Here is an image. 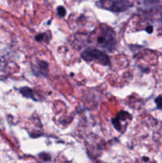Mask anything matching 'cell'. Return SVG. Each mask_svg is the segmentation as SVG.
<instances>
[{
  "label": "cell",
  "mask_w": 162,
  "mask_h": 163,
  "mask_svg": "<svg viewBox=\"0 0 162 163\" xmlns=\"http://www.w3.org/2000/svg\"><path fill=\"white\" fill-rule=\"evenodd\" d=\"M153 26H149L146 27V29H145V30H146V32L149 33V34H151V33H153Z\"/></svg>",
  "instance_id": "cell-10"
},
{
  "label": "cell",
  "mask_w": 162,
  "mask_h": 163,
  "mask_svg": "<svg viewBox=\"0 0 162 163\" xmlns=\"http://www.w3.org/2000/svg\"><path fill=\"white\" fill-rule=\"evenodd\" d=\"M20 92L22 93V96H24L25 97H26V98H31V99L36 100L34 97L33 91L31 90L29 87H22V88L20 89Z\"/></svg>",
  "instance_id": "cell-4"
},
{
  "label": "cell",
  "mask_w": 162,
  "mask_h": 163,
  "mask_svg": "<svg viewBox=\"0 0 162 163\" xmlns=\"http://www.w3.org/2000/svg\"><path fill=\"white\" fill-rule=\"evenodd\" d=\"M155 103H156V107L161 110H162V95L156 97L155 99Z\"/></svg>",
  "instance_id": "cell-6"
},
{
  "label": "cell",
  "mask_w": 162,
  "mask_h": 163,
  "mask_svg": "<svg viewBox=\"0 0 162 163\" xmlns=\"http://www.w3.org/2000/svg\"><path fill=\"white\" fill-rule=\"evenodd\" d=\"M40 156V158H42L44 161H50V160H51V158H50V156H49V155H47V154H45V153L41 154Z\"/></svg>",
  "instance_id": "cell-7"
},
{
  "label": "cell",
  "mask_w": 162,
  "mask_h": 163,
  "mask_svg": "<svg viewBox=\"0 0 162 163\" xmlns=\"http://www.w3.org/2000/svg\"><path fill=\"white\" fill-rule=\"evenodd\" d=\"M57 14L59 16L61 17H64L66 15V10L64 8V6H58L57 7Z\"/></svg>",
  "instance_id": "cell-5"
},
{
  "label": "cell",
  "mask_w": 162,
  "mask_h": 163,
  "mask_svg": "<svg viewBox=\"0 0 162 163\" xmlns=\"http://www.w3.org/2000/svg\"><path fill=\"white\" fill-rule=\"evenodd\" d=\"M96 43L98 46L105 50H111L115 45V34L114 30L108 26L101 29L100 34L96 38Z\"/></svg>",
  "instance_id": "cell-1"
},
{
  "label": "cell",
  "mask_w": 162,
  "mask_h": 163,
  "mask_svg": "<svg viewBox=\"0 0 162 163\" xmlns=\"http://www.w3.org/2000/svg\"><path fill=\"white\" fill-rule=\"evenodd\" d=\"M130 6L131 5L127 0H111V4L108 9L113 11H124Z\"/></svg>",
  "instance_id": "cell-3"
},
{
  "label": "cell",
  "mask_w": 162,
  "mask_h": 163,
  "mask_svg": "<svg viewBox=\"0 0 162 163\" xmlns=\"http://www.w3.org/2000/svg\"><path fill=\"white\" fill-rule=\"evenodd\" d=\"M143 161H149V158H146V157H143Z\"/></svg>",
  "instance_id": "cell-11"
},
{
  "label": "cell",
  "mask_w": 162,
  "mask_h": 163,
  "mask_svg": "<svg viewBox=\"0 0 162 163\" xmlns=\"http://www.w3.org/2000/svg\"><path fill=\"white\" fill-rule=\"evenodd\" d=\"M39 64H40L41 69H47L48 68V64H47L46 62H45V61H40Z\"/></svg>",
  "instance_id": "cell-9"
},
{
  "label": "cell",
  "mask_w": 162,
  "mask_h": 163,
  "mask_svg": "<svg viewBox=\"0 0 162 163\" xmlns=\"http://www.w3.org/2000/svg\"><path fill=\"white\" fill-rule=\"evenodd\" d=\"M45 34H38L36 36L35 39L37 40L38 41H41L42 40H44V38H45Z\"/></svg>",
  "instance_id": "cell-8"
},
{
  "label": "cell",
  "mask_w": 162,
  "mask_h": 163,
  "mask_svg": "<svg viewBox=\"0 0 162 163\" xmlns=\"http://www.w3.org/2000/svg\"><path fill=\"white\" fill-rule=\"evenodd\" d=\"M82 58L86 61H95L96 63L102 65H109L110 64V58L109 57L101 51L96 49H87L81 54Z\"/></svg>",
  "instance_id": "cell-2"
}]
</instances>
